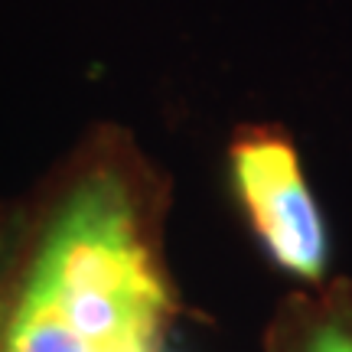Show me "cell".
<instances>
[{
    "label": "cell",
    "instance_id": "cell-3",
    "mask_svg": "<svg viewBox=\"0 0 352 352\" xmlns=\"http://www.w3.org/2000/svg\"><path fill=\"white\" fill-rule=\"evenodd\" d=\"M3 352H98V349H91L76 329L65 323L63 314L56 310V303L43 290L26 284L23 297H20V307H16V314L10 320V329H7ZM108 352H114V349H108Z\"/></svg>",
    "mask_w": 352,
    "mask_h": 352
},
{
    "label": "cell",
    "instance_id": "cell-2",
    "mask_svg": "<svg viewBox=\"0 0 352 352\" xmlns=\"http://www.w3.org/2000/svg\"><path fill=\"white\" fill-rule=\"evenodd\" d=\"M232 179L267 254L287 274L316 280L329 241L294 147L280 138L241 140L232 147Z\"/></svg>",
    "mask_w": 352,
    "mask_h": 352
},
{
    "label": "cell",
    "instance_id": "cell-4",
    "mask_svg": "<svg viewBox=\"0 0 352 352\" xmlns=\"http://www.w3.org/2000/svg\"><path fill=\"white\" fill-rule=\"evenodd\" d=\"M307 352H352V333L342 327H320Z\"/></svg>",
    "mask_w": 352,
    "mask_h": 352
},
{
    "label": "cell",
    "instance_id": "cell-1",
    "mask_svg": "<svg viewBox=\"0 0 352 352\" xmlns=\"http://www.w3.org/2000/svg\"><path fill=\"white\" fill-rule=\"evenodd\" d=\"M30 284L98 352L160 336L166 290L124 189L91 179L43 241Z\"/></svg>",
    "mask_w": 352,
    "mask_h": 352
}]
</instances>
